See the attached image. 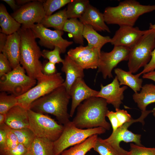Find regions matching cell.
<instances>
[{
    "mask_svg": "<svg viewBox=\"0 0 155 155\" xmlns=\"http://www.w3.org/2000/svg\"><path fill=\"white\" fill-rule=\"evenodd\" d=\"M107 104L104 99L97 97L84 100L77 107L76 115L72 122L80 129L101 127L109 130L111 125L106 119L108 110Z\"/></svg>",
    "mask_w": 155,
    "mask_h": 155,
    "instance_id": "cell-1",
    "label": "cell"
},
{
    "mask_svg": "<svg viewBox=\"0 0 155 155\" xmlns=\"http://www.w3.org/2000/svg\"><path fill=\"white\" fill-rule=\"evenodd\" d=\"M17 32L21 39L20 64L28 75L37 81L41 80L46 75L42 72V64L39 60L42 52L34 35L30 28L22 25Z\"/></svg>",
    "mask_w": 155,
    "mask_h": 155,
    "instance_id": "cell-2",
    "label": "cell"
},
{
    "mask_svg": "<svg viewBox=\"0 0 155 155\" xmlns=\"http://www.w3.org/2000/svg\"><path fill=\"white\" fill-rule=\"evenodd\" d=\"M70 98L69 94L62 84L34 101L29 109L37 113L52 115L60 124L64 125L70 121L71 117L67 109Z\"/></svg>",
    "mask_w": 155,
    "mask_h": 155,
    "instance_id": "cell-3",
    "label": "cell"
},
{
    "mask_svg": "<svg viewBox=\"0 0 155 155\" xmlns=\"http://www.w3.org/2000/svg\"><path fill=\"white\" fill-rule=\"evenodd\" d=\"M155 10V5H144L135 0H126L116 6L106 7L103 14L107 24L133 26L140 16Z\"/></svg>",
    "mask_w": 155,
    "mask_h": 155,
    "instance_id": "cell-4",
    "label": "cell"
},
{
    "mask_svg": "<svg viewBox=\"0 0 155 155\" xmlns=\"http://www.w3.org/2000/svg\"><path fill=\"white\" fill-rule=\"evenodd\" d=\"M63 125L64 129L61 135L53 142L55 155H60L68 147L80 144L93 135L104 133L106 130L101 127L90 129L79 128L70 121Z\"/></svg>",
    "mask_w": 155,
    "mask_h": 155,
    "instance_id": "cell-5",
    "label": "cell"
},
{
    "mask_svg": "<svg viewBox=\"0 0 155 155\" xmlns=\"http://www.w3.org/2000/svg\"><path fill=\"white\" fill-rule=\"evenodd\" d=\"M149 30L130 49L128 67L129 71L132 73L144 67L151 59L152 52L155 47V29Z\"/></svg>",
    "mask_w": 155,
    "mask_h": 155,
    "instance_id": "cell-6",
    "label": "cell"
},
{
    "mask_svg": "<svg viewBox=\"0 0 155 155\" xmlns=\"http://www.w3.org/2000/svg\"><path fill=\"white\" fill-rule=\"evenodd\" d=\"M19 65L9 72L0 77V91L18 97L24 94L36 84V80L26 73Z\"/></svg>",
    "mask_w": 155,
    "mask_h": 155,
    "instance_id": "cell-7",
    "label": "cell"
},
{
    "mask_svg": "<svg viewBox=\"0 0 155 155\" xmlns=\"http://www.w3.org/2000/svg\"><path fill=\"white\" fill-rule=\"evenodd\" d=\"M29 120V128L36 136L48 139L53 142L60 136L64 125L58 123L49 116L28 110Z\"/></svg>",
    "mask_w": 155,
    "mask_h": 155,
    "instance_id": "cell-8",
    "label": "cell"
},
{
    "mask_svg": "<svg viewBox=\"0 0 155 155\" xmlns=\"http://www.w3.org/2000/svg\"><path fill=\"white\" fill-rule=\"evenodd\" d=\"M64 80L60 73L46 75L41 80L37 81V84L27 92L17 97L18 105L27 110L29 109L33 102L62 85Z\"/></svg>",
    "mask_w": 155,
    "mask_h": 155,
    "instance_id": "cell-9",
    "label": "cell"
},
{
    "mask_svg": "<svg viewBox=\"0 0 155 155\" xmlns=\"http://www.w3.org/2000/svg\"><path fill=\"white\" fill-rule=\"evenodd\" d=\"M152 112V110L141 111V115L139 117L136 119H132L130 121L123 124L115 131L112 132L110 136L105 140L116 150L120 155H128V151L120 146L121 142H134L137 145L143 146L141 143V135L133 133L128 129V127L133 123L137 122L141 123L143 125L145 123L144 119Z\"/></svg>",
    "mask_w": 155,
    "mask_h": 155,
    "instance_id": "cell-10",
    "label": "cell"
},
{
    "mask_svg": "<svg viewBox=\"0 0 155 155\" xmlns=\"http://www.w3.org/2000/svg\"><path fill=\"white\" fill-rule=\"evenodd\" d=\"M29 28L36 38L39 39L38 43L40 45L51 50L57 46L60 49L61 53H65L67 47L73 43L63 38V30H52L40 24H35Z\"/></svg>",
    "mask_w": 155,
    "mask_h": 155,
    "instance_id": "cell-11",
    "label": "cell"
},
{
    "mask_svg": "<svg viewBox=\"0 0 155 155\" xmlns=\"http://www.w3.org/2000/svg\"><path fill=\"white\" fill-rule=\"evenodd\" d=\"M130 49L120 46H114L109 52L101 51L99 56L98 72H101L104 79L113 78L112 71L120 62L128 60Z\"/></svg>",
    "mask_w": 155,
    "mask_h": 155,
    "instance_id": "cell-12",
    "label": "cell"
},
{
    "mask_svg": "<svg viewBox=\"0 0 155 155\" xmlns=\"http://www.w3.org/2000/svg\"><path fill=\"white\" fill-rule=\"evenodd\" d=\"M43 0H33L21 6L11 16L22 25L27 27L40 24L46 16L42 2Z\"/></svg>",
    "mask_w": 155,
    "mask_h": 155,
    "instance_id": "cell-13",
    "label": "cell"
},
{
    "mask_svg": "<svg viewBox=\"0 0 155 155\" xmlns=\"http://www.w3.org/2000/svg\"><path fill=\"white\" fill-rule=\"evenodd\" d=\"M119 26L111 38L110 43L114 46H123L130 49L149 30H142L137 27L129 26Z\"/></svg>",
    "mask_w": 155,
    "mask_h": 155,
    "instance_id": "cell-14",
    "label": "cell"
},
{
    "mask_svg": "<svg viewBox=\"0 0 155 155\" xmlns=\"http://www.w3.org/2000/svg\"><path fill=\"white\" fill-rule=\"evenodd\" d=\"M99 92L89 87L86 84L83 78L77 79L71 86L69 94L71 99L69 114L73 116L75 110L82 102L91 97H96Z\"/></svg>",
    "mask_w": 155,
    "mask_h": 155,
    "instance_id": "cell-15",
    "label": "cell"
},
{
    "mask_svg": "<svg viewBox=\"0 0 155 155\" xmlns=\"http://www.w3.org/2000/svg\"><path fill=\"white\" fill-rule=\"evenodd\" d=\"M120 86L115 76L110 84L105 86L101 84L100 90L96 97L104 98L108 104H112L115 109L119 108L124 98V92L127 88V86Z\"/></svg>",
    "mask_w": 155,
    "mask_h": 155,
    "instance_id": "cell-16",
    "label": "cell"
},
{
    "mask_svg": "<svg viewBox=\"0 0 155 155\" xmlns=\"http://www.w3.org/2000/svg\"><path fill=\"white\" fill-rule=\"evenodd\" d=\"M62 63L61 70L65 73L66 76L63 84L69 93L71 86L76 80L84 77V69L67 55L65 56Z\"/></svg>",
    "mask_w": 155,
    "mask_h": 155,
    "instance_id": "cell-17",
    "label": "cell"
},
{
    "mask_svg": "<svg viewBox=\"0 0 155 155\" xmlns=\"http://www.w3.org/2000/svg\"><path fill=\"white\" fill-rule=\"evenodd\" d=\"M79 20L84 25L91 26L96 31L111 32L105 22L103 13L90 4Z\"/></svg>",
    "mask_w": 155,
    "mask_h": 155,
    "instance_id": "cell-18",
    "label": "cell"
},
{
    "mask_svg": "<svg viewBox=\"0 0 155 155\" xmlns=\"http://www.w3.org/2000/svg\"><path fill=\"white\" fill-rule=\"evenodd\" d=\"M21 39L18 32L8 35L6 43L2 53L9 61L12 69L20 64Z\"/></svg>",
    "mask_w": 155,
    "mask_h": 155,
    "instance_id": "cell-19",
    "label": "cell"
},
{
    "mask_svg": "<svg viewBox=\"0 0 155 155\" xmlns=\"http://www.w3.org/2000/svg\"><path fill=\"white\" fill-rule=\"evenodd\" d=\"M28 110L17 105L6 114L5 123L12 129H18L29 127Z\"/></svg>",
    "mask_w": 155,
    "mask_h": 155,
    "instance_id": "cell-20",
    "label": "cell"
},
{
    "mask_svg": "<svg viewBox=\"0 0 155 155\" xmlns=\"http://www.w3.org/2000/svg\"><path fill=\"white\" fill-rule=\"evenodd\" d=\"M133 98L141 111L146 110L149 104L155 102V85L146 84L142 86L140 93H134Z\"/></svg>",
    "mask_w": 155,
    "mask_h": 155,
    "instance_id": "cell-21",
    "label": "cell"
},
{
    "mask_svg": "<svg viewBox=\"0 0 155 155\" xmlns=\"http://www.w3.org/2000/svg\"><path fill=\"white\" fill-rule=\"evenodd\" d=\"M114 72L116 75L120 86L125 85L129 87L135 93L141 89L143 80L136 74L134 75L130 71H125L119 68H115Z\"/></svg>",
    "mask_w": 155,
    "mask_h": 155,
    "instance_id": "cell-22",
    "label": "cell"
},
{
    "mask_svg": "<svg viewBox=\"0 0 155 155\" xmlns=\"http://www.w3.org/2000/svg\"><path fill=\"white\" fill-rule=\"evenodd\" d=\"M83 36L88 42V45L101 52V49L106 44L110 42L111 38L99 34L90 25H84Z\"/></svg>",
    "mask_w": 155,
    "mask_h": 155,
    "instance_id": "cell-23",
    "label": "cell"
},
{
    "mask_svg": "<svg viewBox=\"0 0 155 155\" xmlns=\"http://www.w3.org/2000/svg\"><path fill=\"white\" fill-rule=\"evenodd\" d=\"M0 26L1 32L8 35L17 32L22 26L9 14L2 3L0 4Z\"/></svg>",
    "mask_w": 155,
    "mask_h": 155,
    "instance_id": "cell-24",
    "label": "cell"
},
{
    "mask_svg": "<svg viewBox=\"0 0 155 155\" xmlns=\"http://www.w3.org/2000/svg\"><path fill=\"white\" fill-rule=\"evenodd\" d=\"M28 150L32 155H55L53 142L36 137Z\"/></svg>",
    "mask_w": 155,
    "mask_h": 155,
    "instance_id": "cell-25",
    "label": "cell"
},
{
    "mask_svg": "<svg viewBox=\"0 0 155 155\" xmlns=\"http://www.w3.org/2000/svg\"><path fill=\"white\" fill-rule=\"evenodd\" d=\"M84 25L77 19H69L65 23L63 30L72 35L74 42L83 45Z\"/></svg>",
    "mask_w": 155,
    "mask_h": 155,
    "instance_id": "cell-26",
    "label": "cell"
},
{
    "mask_svg": "<svg viewBox=\"0 0 155 155\" xmlns=\"http://www.w3.org/2000/svg\"><path fill=\"white\" fill-rule=\"evenodd\" d=\"M66 9L60 10L54 14L45 16L40 24L46 28H53L56 30H62L64 24L68 19Z\"/></svg>",
    "mask_w": 155,
    "mask_h": 155,
    "instance_id": "cell-27",
    "label": "cell"
},
{
    "mask_svg": "<svg viewBox=\"0 0 155 155\" xmlns=\"http://www.w3.org/2000/svg\"><path fill=\"white\" fill-rule=\"evenodd\" d=\"M98 135H94L89 137L84 141L68 149H66L61 155H86V153L93 148Z\"/></svg>",
    "mask_w": 155,
    "mask_h": 155,
    "instance_id": "cell-28",
    "label": "cell"
},
{
    "mask_svg": "<svg viewBox=\"0 0 155 155\" xmlns=\"http://www.w3.org/2000/svg\"><path fill=\"white\" fill-rule=\"evenodd\" d=\"M88 0H72L68 4L66 13L68 19H79L85 13L90 4Z\"/></svg>",
    "mask_w": 155,
    "mask_h": 155,
    "instance_id": "cell-29",
    "label": "cell"
},
{
    "mask_svg": "<svg viewBox=\"0 0 155 155\" xmlns=\"http://www.w3.org/2000/svg\"><path fill=\"white\" fill-rule=\"evenodd\" d=\"M100 52L94 49L89 53L75 61L84 69H96L98 67Z\"/></svg>",
    "mask_w": 155,
    "mask_h": 155,
    "instance_id": "cell-30",
    "label": "cell"
},
{
    "mask_svg": "<svg viewBox=\"0 0 155 155\" xmlns=\"http://www.w3.org/2000/svg\"><path fill=\"white\" fill-rule=\"evenodd\" d=\"M11 130L19 143L23 145L28 150L36 137L32 131L29 127Z\"/></svg>",
    "mask_w": 155,
    "mask_h": 155,
    "instance_id": "cell-31",
    "label": "cell"
},
{
    "mask_svg": "<svg viewBox=\"0 0 155 155\" xmlns=\"http://www.w3.org/2000/svg\"><path fill=\"white\" fill-rule=\"evenodd\" d=\"M18 105L17 97L5 92L0 93V113L6 114L12 108Z\"/></svg>",
    "mask_w": 155,
    "mask_h": 155,
    "instance_id": "cell-32",
    "label": "cell"
},
{
    "mask_svg": "<svg viewBox=\"0 0 155 155\" xmlns=\"http://www.w3.org/2000/svg\"><path fill=\"white\" fill-rule=\"evenodd\" d=\"M93 149L100 155H120L105 139L100 137H98Z\"/></svg>",
    "mask_w": 155,
    "mask_h": 155,
    "instance_id": "cell-33",
    "label": "cell"
},
{
    "mask_svg": "<svg viewBox=\"0 0 155 155\" xmlns=\"http://www.w3.org/2000/svg\"><path fill=\"white\" fill-rule=\"evenodd\" d=\"M72 0H43L42 3L46 16H49L56 11L71 2Z\"/></svg>",
    "mask_w": 155,
    "mask_h": 155,
    "instance_id": "cell-34",
    "label": "cell"
},
{
    "mask_svg": "<svg viewBox=\"0 0 155 155\" xmlns=\"http://www.w3.org/2000/svg\"><path fill=\"white\" fill-rule=\"evenodd\" d=\"M94 49L88 45L86 46L81 45L75 49H69L67 53V55L72 59L75 60L89 53Z\"/></svg>",
    "mask_w": 155,
    "mask_h": 155,
    "instance_id": "cell-35",
    "label": "cell"
},
{
    "mask_svg": "<svg viewBox=\"0 0 155 155\" xmlns=\"http://www.w3.org/2000/svg\"><path fill=\"white\" fill-rule=\"evenodd\" d=\"M42 52V57L54 64L62 63L64 59L61 58L60 55L61 53L60 49L57 46H55L51 51L44 50Z\"/></svg>",
    "mask_w": 155,
    "mask_h": 155,
    "instance_id": "cell-36",
    "label": "cell"
},
{
    "mask_svg": "<svg viewBox=\"0 0 155 155\" xmlns=\"http://www.w3.org/2000/svg\"><path fill=\"white\" fill-rule=\"evenodd\" d=\"M128 155H155V148H147L133 143L130 144Z\"/></svg>",
    "mask_w": 155,
    "mask_h": 155,
    "instance_id": "cell-37",
    "label": "cell"
},
{
    "mask_svg": "<svg viewBox=\"0 0 155 155\" xmlns=\"http://www.w3.org/2000/svg\"><path fill=\"white\" fill-rule=\"evenodd\" d=\"M19 144L16 135L11 129L7 135L4 149L3 151L0 152V154L15 148Z\"/></svg>",
    "mask_w": 155,
    "mask_h": 155,
    "instance_id": "cell-38",
    "label": "cell"
},
{
    "mask_svg": "<svg viewBox=\"0 0 155 155\" xmlns=\"http://www.w3.org/2000/svg\"><path fill=\"white\" fill-rule=\"evenodd\" d=\"M10 63L5 54L0 53V77L11 71Z\"/></svg>",
    "mask_w": 155,
    "mask_h": 155,
    "instance_id": "cell-39",
    "label": "cell"
},
{
    "mask_svg": "<svg viewBox=\"0 0 155 155\" xmlns=\"http://www.w3.org/2000/svg\"><path fill=\"white\" fill-rule=\"evenodd\" d=\"M115 111L119 127L132 119L131 115L126 110L119 108L115 109Z\"/></svg>",
    "mask_w": 155,
    "mask_h": 155,
    "instance_id": "cell-40",
    "label": "cell"
},
{
    "mask_svg": "<svg viewBox=\"0 0 155 155\" xmlns=\"http://www.w3.org/2000/svg\"><path fill=\"white\" fill-rule=\"evenodd\" d=\"M28 152V149L25 146L19 143L15 148L0 154L1 155H26Z\"/></svg>",
    "mask_w": 155,
    "mask_h": 155,
    "instance_id": "cell-41",
    "label": "cell"
},
{
    "mask_svg": "<svg viewBox=\"0 0 155 155\" xmlns=\"http://www.w3.org/2000/svg\"><path fill=\"white\" fill-rule=\"evenodd\" d=\"M10 129L5 123L0 126V152L4 149L7 135Z\"/></svg>",
    "mask_w": 155,
    "mask_h": 155,
    "instance_id": "cell-42",
    "label": "cell"
},
{
    "mask_svg": "<svg viewBox=\"0 0 155 155\" xmlns=\"http://www.w3.org/2000/svg\"><path fill=\"white\" fill-rule=\"evenodd\" d=\"M42 72L46 76L53 75L57 72L55 64L49 61H47L42 65Z\"/></svg>",
    "mask_w": 155,
    "mask_h": 155,
    "instance_id": "cell-43",
    "label": "cell"
},
{
    "mask_svg": "<svg viewBox=\"0 0 155 155\" xmlns=\"http://www.w3.org/2000/svg\"><path fill=\"white\" fill-rule=\"evenodd\" d=\"M155 69V47L151 53V58L149 63L144 67L143 70L137 74L139 76L142 74L154 71Z\"/></svg>",
    "mask_w": 155,
    "mask_h": 155,
    "instance_id": "cell-44",
    "label": "cell"
},
{
    "mask_svg": "<svg viewBox=\"0 0 155 155\" xmlns=\"http://www.w3.org/2000/svg\"><path fill=\"white\" fill-rule=\"evenodd\" d=\"M106 117L108 118L110 122L113 129L112 132L115 131L119 127L115 112L108 110Z\"/></svg>",
    "mask_w": 155,
    "mask_h": 155,
    "instance_id": "cell-45",
    "label": "cell"
},
{
    "mask_svg": "<svg viewBox=\"0 0 155 155\" xmlns=\"http://www.w3.org/2000/svg\"><path fill=\"white\" fill-rule=\"evenodd\" d=\"M8 35L3 33H0V52L2 53V51L6 43Z\"/></svg>",
    "mask_w": 155,
    "mask_h": 155,
    "instance_id": "cell-46",
    "label": "cell"
},
{
    "mask_svg": "<svg viewBox=\"0 0 155 155\" xmlns=\"http://www.w3.org/2000/svg\"><path fill=\"white\" fill-rule=\"evenodd\" d=\"M3 1L7 3L14 11L17 10L21 6L18 5L16 1L14 0H3Z\"/></svg>",
    "mask_w": 155,
    "mask_h": 155,
    "instance_id": "cell-47",
    "label": "cell"
},
{
    "mask_svg": "<svg viewBox=\"0 0 155 155\" xmlns=\"http://www.w3.org/2000/svg\"><path fill=\"white\" fill-rule=\"evenodd\" d=\"M142 78L152 80L155 82V71H153L143 74Z\"/></svg>",
    "mask_w": 155,
    "mask_h": 155,
    "instance_id": "cell-48",
    "label": "cell"
},
{
    "mask_svg": "<svg viewBox=\"0 0 155 155\" xmlns=\"http://www.w3.org/2000/svg\"><path fill=\"white\" fill-rule=\"evenodd\" d=\"M32 1L33 0H17L16 1L17 4L18 5L22 6L29 3Z\"/></svg>",
    "mask_w": 155,
    "mask_h": 155,
    "instance_id": "cell-49",
    "label": "cell"
},
{
    "mask_svg": "<svg viewBox=\"0 0 155 155\" xmlns=\"http://www.w3.org/2000/svg\"><path fill=\"white\" fill-rule=\"evenodd\" d=\"M6 119V114L0 113V126L5 124Z\"/></svg>",
    "mask_w": 155,
    "mask_h": 155,
    "instance_id": "cell-50",
    "label": "cell"
},
{
    "mask_svg": "<svg viewBox=\"0 0 155 155\" xmlns=\"http://www.w3.org/2000/svg\"><path fill=\"white\" fill-rule=\"evenodd\" d=\"M149 29H155V24H153L152 23H150Z\"/></svg>",
    "mask_w": 155,
    "mask_h": 155,
    "instance_id": "cell-51",
    "label": "cell"
},
{
    "mask_svg": "<svg viewBox=\"0 0 155 155\" xmlns=\"http://www.w3.org/2000/svg\"><path fill=\"white\" fill-rule=\"evenodd\" d=\"M152 110V114L153 115L154 117H155V107Z\"/></svg>",
    "mask_w": 155,
    "mask_h": 155,
    "instance_id": "cell-52",
    "label": "cell"
},
{
    "mask_svg": "<svg viewBox=\"0 0 155 155\" xmlns=\"http://www.w3.org/2000/svg\"><path fill=\"white\" fill-rule=\"evenodd\" d=\"M26 155H32L29 152Z\"/></svg>",
    "mask_w": 155,
    "mask_h": 155,
    "instance_id": "cell-53",
    "label": "cell"
},
{
    "mask_svg": "<svg viewBox=\"0 0 155 155\" xmlns=\"http://www.w3.org/2000/svg\"></svg>",
    "mask_w": 155,
    "mask_h": 155,
    "instance_id": "cell-54",
    "label": "cell"
}]
</instances>
